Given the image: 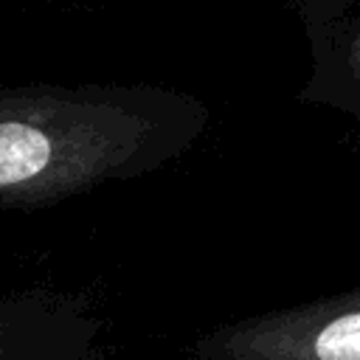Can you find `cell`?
I'll return each mask as SVG.
<instances>
[{"label":"cell","instance_id":"6da1fadb","mask_svg":"<svg viewBox=\"0 0 360 360\" xmlns=\"http://www.w3.org/2000/svg\"><path fill=\"white\" fill-rule=\"evenodd\" d=\"M98 138L48 96H0V202L39 197L90 169Z\"/></svg>","mask_w":360,"mask_h":360},{"label":"cell","instance_id":"7a4b0ae2","mask_svg":"<svg viewBox=\"0 0 360 360\" xmlns=\"http://www.w3.org/2000/svg\"><path fill=\"white\" fill-rule=\"evenodd\" d=\"M318 360H360V312L335 318L315 340Z\"/></svg>","mask_w":360,"mask_h":360}]
</instances>
